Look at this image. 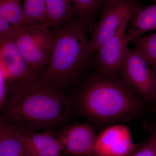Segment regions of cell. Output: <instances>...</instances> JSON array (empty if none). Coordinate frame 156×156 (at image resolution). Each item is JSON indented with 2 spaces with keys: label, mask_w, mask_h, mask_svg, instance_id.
I'll return each mask as SVG.
<instances>
[{
  "label": "cell",
  "mask_w": 156,
  "mask_h": 156,
  "mask_svg": "<svg viewBox=\"0 0 156 156\" xmlns=\"http://www.w3.org/2000/svg\"><path fill=\"white\" fill-rule=\"evenodd\" d=\"M152 111L153 112H156V105L153 107L152 109Z\"/></svg>",
  "instance_id": "cell-21"
},
{
  "label": "cell",
  "mask_w": 156,
  "mask_h": 156,
  "mask_svg": "<svg viewBox=\"0 0 156 156\" xmlns=\"http://www.w3.org/2000/svg\"><path fill=\"white\" fill-rule=\"evenodd\" d=\"M131 42L154 72L156 69V33L137 37Z\"/></svg>",
  "instance_id": "cell-18"
},
{
  "label": "cell",
  "mask_w": 156,
  "mask_h": 156,
  "mask_svg": "<svg viewBox=\"0 0 156 156\" xmlns=\"http://www.w3.org/2000/svg\"><path fill=\"white\" fill-rule=\"evenodd\" d=\"M62 155L68 156L93 155L97 135L89 122L67 124L54 134Z\"/></svg>",
  "instance_id": "cell-7"
},
{
  "label": "cell",
  "mask_w": 156,
  "mask_h": 156,
  "mask_svg": "<svg viewBox=\"0 0 156 156\" xmlns=\"http://www.w3.org/2000/svg\"><path fill=\"white\" fill-rule=\"evenodd\" d=\"M156 75V70L154 71Z\"/></svg>",
  "instance_id": "cell-23"
},
{
  "label": "cell",
  "mask_w": 156,
  "mask_h": 156,
  "mask_svg": "<svg viewBox=\"0 0 156 156\" xmlns=\"http://www.w3.org/2000/svg\"><path fill=\"white\" fill-rule=\"evenodd\" d=\"M48 23L60 27L75 16L71 0H46Z\"/></svg>",
  "instance_id": "cell-14"
},
{
  "label": "cell",
  "mask_w": 156,
  "mask_h": 156,
  "mask_svg": "<svg viewBox=\"0 0 156 156\" xmlns=\"http://www.w3.org/2000/svg\"><path fill=\"white\" fill-rule=\"evenodd\" d=\"M94 156V155H92V156Z\"/></svg>",
  "instance_id": "cell-24"
},
{
  "label": "cell",
  "mask_w": 156,
  "mask_h": 156,
  "mask_svg": "<svg viewBox=\"0 0 156 156\" xmlns=\"http://www.w3.org/2000/svg\"><path fill=\"white\" fill-rule=\"evenodd\" d=\"M141 145L134 143L129 127L123 124H114L98 134L93 155L130 156Z\"/></svg>",
  "instance_id": "cell-8"
},
{
  "label": "cell",
  "mask_w": 156,
  "mask_h": 156,
  "mask_svg": "<svg viewBox=\"0 0 156 156\" xmlns=\"http://www.w3.org/2000/svg\"><path fill=\"white\" fill-rule=\"evenodd\" d=\"M130 19L123 23L116 34L97 49V72L110 76H119L121 66L129 42L127 26Z\"/></svg>",
  "instance_id": "cell-9"
},
{
  "label": "cell",
  "mask_w": 156,
  "mask_h": 156,
  "mask_svg": "<svg viewBox=\"0 0 156 156\" xmlns=\"http://www.w3.org/2000/svg\"><path fill=\"white\" fill-rule=\"evenodd\" d=\"M48 22L46 0H24L22 6V23Z\"/></svg>",
  "instance_id": "cell-16"
},
{
  "label": "cell",
  "mask_w": 156,
  "mask_h": 156,
  "mask_svg": "<svg viewBox=\"0 0 156 156\" xmlns=\"http://www.w3.org/2000/svg\"><path fill=\"white\" fill-rule=\"evenodd\" d=\"M0 15L15 33L23 25L21 0H0Z\"/></svg>",
  "instance_id": "cell-17"
},
{
  "label": "cell",
  "mask_w": 156,
  "mask_h": 156,
  "mask_svg": "<svg viewBox=\"0 0 156 156\" xmlns=\"http://www.w3.org/2000/svg\"><path fill=\"white\" fill-rule=\"evenodd\" d=\"M129 22L130 26L127 34L129 43L145 33L156 30V3L136 10L132 14Z\"/></svg>",
  "instance_id": "cell-13"
},
{
  "label": "cell",
  "mask_w": 156,
  "mask_h": 156,
  "mask_svg": "<svg viewBox=\"0 0 156 156\" xmlns=\"http://www.w3.org/2000/svg\"><path fill=\"white\" fill-rule=\"evenodd\" d=\"M19 131L29 156H62L58 143L52 130Z\"/></svg>",
  "instance_id": "cell-11"
},
{
  "label": "cell",
  "mask_w": 156,
  "mask_h": 156,
  "mask_svg": "<svg viewBox=\"0 0 156 156\" xmlns=\"http://www.w3.org/2000/svg\"><path fill=\"white\" fill-rule=\"evenodd\" d=\"M71 96L75 115L99 128L141 119L147 112L146 102L120 76L95 73Z\"/></svg>",
  "instance_id": "cell-2"
},
{
  "label": "cell",
  "mask_w": 156,
  "mask_h": 156,
  "mask_svg": "<svg viewBox=\"0 0 156 156\" xmlns=\"http://www.w3.org/2000/svg\"><path fill=\"white\" fill-rule=\"evenodd\" d=\"M0 156H29L20 132L0 116Z\"/></svg>",
  "instance_id": "cell-12"
},
{
  "label": "cell",
  "mask_w": 156,
  "mask_h": 156,
  "mask_svg": "<svg viewBox=\"0 0 156 156\" xmlns=\"http://www.w3.org/2000/svg\"><path fill=\"white\" fill-rule=\"evenodd\" d=\"M120 77L144 101L156 104V75L136 49L127 47Z\"/></svg>",
  "instance_id": "cell-5"
},
{
  "label": "cell",
  "mask_w": 156,
  "mask_h": 156,
  "mask_svg": "<svg viewBox=\"0 0 156 156\" xmlns=\"http://www.w3.org/2000/svg\"><path fill=\"white\" fill-rule=\"evenodd\" d=\"M75 115L71 95L38 76L7 85L0 116L18 130L58 129Z\"/></svg>",
  "instance_id": "cell-1"
},
{
  "label": "cell",
  "mask_w": 156,
  "mask_h": 156,
  "mask_svg": "<svg viewBox=\"0 0 156 156\" xmlns=\"http://www.w3.org/2000/svg\"><path fill=\"white\" fill-rule=\"evenodd\" d=\"M48 22L24 24L11 37L34 74L47 66L53 50L54 33Z\"/></svg>",
  "instance_id": "cell-4"
},
{
  "label": "cell",
  "mask_w": 156,
  "mask_h": 156,
  "mask_svg": "<svg viewBox=\"0 0 156 156\" xmlns=\"http://www.w3.org/2000/svg\"><path fill=\"white\" fill-rule=\"evenodd\" d=\"M151 128L147 140L130 156H156V123Z\"/></svg>",
  "instance_id": "cell-19"
},
{
  "label": "cell",
  "mask_w": 156,
  "mask_h": 156,
  "mask_svg": "<svg viewBox=\"0 0 156 156\" xmlns=\"http://www.w3.org/2000/svg\"><path fill=\"white\" fill-rule=\"evenodd\" d=\"M142 7L138 0H105L100 20L91 30L93 51L112 37L123 23Z\"/></svg>",
  "instance_id": "cell-6"
},
{
  "label": "cell",
  "mask_w": 156,
  "mask_h": 156,
  "mask_svg": "<svg viewBox=\"0 0 156 156\" xmlns=\"http://www.w3.org/2000/svg\"><path fill=\"white\" fill-rule=\"evenodd\" d=\"M87 23L74 17L54 33L51 56L40 79L65 91L80 77L94 51Z\"/></svg>",
  "instance_id": "cell-3"
},
{
  "label": "cell",
  "mask_w": 156,
  "mask_h": 156,
  "mask_svg": "<svg viewBox=\"0 0 156 156\" xmlns=\"http://www.w3.org/2000/svg\"><path fill=\"white\" fill-rule=\"evenodd\" d=\"M5 78L0 72V112L2 108L7 91V85Z\"/></svg>",
  "instance_id": "cell-20"
},
{
  "label": "cell",
  "mask_w": 156,
  "mask_h": 156,
  "mask_svg": "<svg viewBox=\"0 0 156 156\" xmlns=\"http://www.w3.org/2000/svg\"><path fill=\"white\" fill-rule=\"evenodd\" d=\"M154 3H156V0H152Z\"/></svg>",
  "instance_id": "cell-22"
},
{
  "label": "cell",
  "mask_w": 156,
  "mask_h": 156,
  "mask_svg": "<svg viewBox=\"0 0 156 156\" xmlns=\"http://www.w3.org/2000/svg\"><path fill=\"white\" fill-rule=\"evenodd\" d=\"M105 0H71L78 19L86 22L90 29L93 26L96 15L101 10Z\"/></svg>",
  "instance_id": "cell-15"
},
{
  "label": "cell",
  "mask_w": 156,
  "mask_h": 156,
  "mask_svg": "<svg viewBox=\"0 0 156 156\" xmlns=\"http://www.w3.org/2000/svg\"><path fill=\"white\" fill-rule=\"evenodd\" d=\"M0 72L9 83L36 76L11 37L0 39Z\"/></svg>",
  "instance_id": "cell-10"
}]
</instances>
